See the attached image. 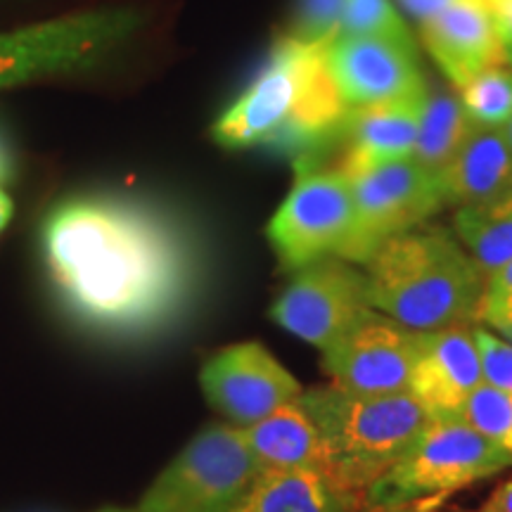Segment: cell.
I'll return each mask as SVG.
<instances>
[{"instance_id": "83f0119b", "label": "cell", "mask_w": 512, "mask_h": 512, "mask_svg": "<svg viewBox=\"0 0 512 512\" xmlns=\"http://www.w3.org/2000/svg\"><path fill=\"white\" fill-rule=\"evenodd\" d=\"M503 46L512 48V0H482Z\"/></svg>"}, {"instance_id": "d590c367", "label": "cell", "mask_w": 512, "mask_h": 512, "mask_svg": "<svg viewBox=\"0 0 512 512\" xmlns=\"http://www.w3.org/2000/svg\"><path fill=\"white\" fill-rule=\"evenodd\" d=\"M505 57H508V62L512 64V48H505Z\"/></svg>"}, {"instance_id": "d4e9b609", "label": "cell", "mask_w": 512, "mask_h": 512, "mask_svg": "<svg viewBox=\"0 0 512 512\" xmlns=\"http://www.w3.org/2000/svg\"><path fill=\"white\" fill-rule=\"evenodd\" d=\"M347 0H299L290 36L302 43H330L339 34Z\"/></svg>"}, {"instance_id": "603a6c76", "label": "cell", "mask_w": 512, "mask_h": 512, "mask_svg": "<svg viewBox=\"0 0 512 512\" xmlns=\"http://www.w3.org/2000/svg\"><path fill=\"white\" fill-rule=\"evenodd\" d=\"M337 36H375L415 46L411 31L403 24L392 0H347Z\"/></svg>"}, {"instance_id": "4316f807", "label": "cell", "mask_w": 512, "mask_h": 512, "mask_svg": "<svg viewBox=\"0 0 512 512\" xmlns=\"http://www.w3.org/2000/svg\"><path fill=\"white\" fill-rule=\"evenodd\" d=\"M512 306V259L484 280V297L479 306V323H489Z\"/></svg>"}, {"instance_id": "ac0fdd59", "label": "cell", "mask_w": 512, "mask_h": 512, "mask_svg": "<svg viewBox=\"0 0 512 512\" xmlns=\"http://www.w3.org/2000/svg\"><path fill=\"white\" fill-rule=\"evenodd\" d=\"M446 204L475 207L512 190V145L503 126L475 124L465 145L439 174Z\"/></svg>"}, {"instance_id": "44dd1931", "label": "cell", "mask_w": 512, "mask_h": 512, "mask_svg": "<svg viewBox=\"0 0 512 512\" xmlns=\"http://www.w3.org/2000/svg\"><path fill=\"white\" fill-rule=\"evenodd\" d=\"M453 233L467 249L484 280L512 259V190L475 207H460Z\"/></svg>"}, {"instance_id": "cb8c5ba5", "label": "cell", "mask_w": 512, "mask_h": 512, "mask_svg": "<svg viewBox=\"0 0 512 512\" xmlns=\"http://www.w3.org/2000/svg\"><path fill=\"white\" fill-rule=\"evenodd\" d=\"M463 422L512 453V392L482 384L467 401Z\"/></svg>"}, {"instance_id": "30bf717a", "label": "cell", "mask_w": 512, "mask_h": 512, "mask_svg": "<svg viewBox=\"0 0 512 512\" xmlns=\"http://www.w3.org/2000/svg\"><path fill=\"white\" fill-rule=\"evenodd\" d=\"M133 27L128 10H100L0 36V88L91 64Z\"/></svg>"}, {"instance_id": "e575fe53", "label": "cell", "mask_w": 512, "mask_h": 512, "mask_svg": "<svg viewBox=\"0 0 512 512\" xmlns=\"http://www.w3.org/2000/svg\"><path fill=\"white\" fill-rule=\"evenodd\" d=\"M503 128H505V136H508V140H510V145H512V117H510V121H508V124H505Z\"/></svg>"}, {"instance_id": "8d00e7d4", "label": "cell", "mask_w": 512, "mask_h": 512, "mask_svg": "<svg viewBox=\"0 0 512 512\" xmlns=\"http://www.w3.org/2000/svg\"><path fill=\"white\" fill-rule=\"evenodd\" d=\"M102 512H128V510H119V508H110V510H102Z\"/></svg>"}, {"instance_id": "e0dca14e", "label": "cell", "mask_w": 512, "mask_h": 512, "mask_svg": "<svg viewBox=\"0 0 512 512\" xmlns=\"http://www.w3.org/2000/svg\"><path fill=\"white\" fill-rule=\"evenodd\" d=\"M240 434L259 472H313L330 477L323 437L299 399L285 403Z\"/></svg>"}, {"instance_id": "8992f818", "label": "cell", "mask_w": 512, "mask_h": 512, "mask_svg": "<svg viewBox=\"0 0 512 512\" xmlns=\"http://www.w3.org/2000/svg\"><path fill=\"white\" fill-rule=\"evenodd\" d=\"M259 477L238 427L209 425L164 467L136 512H235Z\"/></svg>"}, {"instance_id": "9c48e42d", "label": "cell", "mask_w": 512, "mask_h": 512, "mask_svg": "<svg viewBox=\"0 0 512 512\" xmlns=\"http://www.w3.org/2000/svg\"><path fill=\"white\" fill-rule=\"evenodd\" d=\"M370 309L363 268L342 256H325L294 271L290 285L271 306V318L325 351Z\"/></svg>"}, {"instance_id": "ba28073f", "label": "cell", "mask_w": 512, "mask_h": 512, "mask_svg": "<svg viewBox=\"0 0 512 512\" xmlns=\"http://www.w3.org/2000/svg\"><path fill=\"white\" fill-rule=\"evenodd\" d=\"M354 197V230L342 259L363 266L382 242L432 219L446 204L437 174L413 157L344 174Z\"/></svg>"}, {"instance_id": "d6a6232c", "label": "cell", "mask_w": 512, "mask_h": 512, "mask_svg": "<svg viewBox=\"0 0 512 512\" xmlns=\"http://www.w3.org/2000/svg\"><path fill=\"white\" fill-rule=\"evenodd\" d=\"M503 320H512V306H508V309H505L503 313H498L496 318H491L489 323H486V325H489V328H491V325H496V323H503Z\"/></svg>"}, {"instance_id": "d6986e66", "label": "cell", "mask_w": 512, "mask_h": 512, "mask_svg": "<svg viewBox=\"0 0 512 512\" xmlns=\"http://www.w3.org/2000/svg\"><path fill=\"white\" fill-rule=\"evenodd\" d=\"M235 512H373L366 496L351 494L313 472H259Z\"/></svg>"}, {"instance_id": "484cf974", "label": "cell", "mask_w": 512, "mask_h": 512, "mask_svg": "<svg viewBox=\"0 0 512 512\" xmlns=\"http://www.w3.org/2000/svg\"><path fill=\"white\" fill-rule=\"evenodd\" d=\"M472 335L477 342L484 384L501 392H512V342L486 328H472Z\"/></svg>"}, {"instance_id": "7c38bea8", "label": "cell", "mask_w": 512, "mask_h": 512, "mask_svg": "<svg viewBox=\"0 0 512 512\" xmlns=\"http://www.w3.org/2000/svg\"><path fill=\"white\" fill-rule=\"evenodd\" d=\"M204 399L226 425L245 427L264 420L302 396V384L259 342L221 349L200 370Z\"/></svg>"}, {"instance_id": "52a82bcc", "label": "cell", "mask_w": 512, "mask_h": 512, "mask_svg": "<svg viewBox=\"0 0 512 512\" xmlns=\"http://www.w3.org/2000/svg\"><path fill=\"white\" fill-rule=\"evenodd\" d=\"M351 230L354 197L349 178L339 169H316L309 159H299L290 195L266 228L280 268L294 273L325 256H342Z\"/></svg>"}, {"instance_id": "6da1fadb", "label": "cell", "mask_w": 512, "mask_h": 512, "mask_svg": "<svg viewBox=\"0 0 512 512\" xmlns=\"http://www.w3.org/2000/svg\"><path fill=\"white\" fill-rule=\"evenodd\" d=\"M43 247L62 297L95 328H155L183 304L188 252L150 211L114 200H74L43 228Z\"/></svg>"}, {"instance_id": "277c9868", "label": "cell", "mask_w": 512, "mask_h": 512, "mask_svg": "<svg viewBox=\"0 0 512 512\" xmlns=\"http://www.w3.org/2000/svg\"><path fill=\"white\" fill-rule=\"evenodd\" d=\"M299 403L323 437L330 479L361 496L430 422L408 394L361 396L332 382L304 389Z\"/></svg>"}, {"instance_id": "7402d4cb", "label": "cell", "mask_w": 512, "mask_h": 512, "mask_svg": "<svg viewBox=\"0 0 512 512\" xmlns=\"http://www.w3.org/2000/svg\"><path fill=\"white\" fill-rule=\"evenodd\" d=\"M465 110L477 124L505 126L512 117V64H489L458 88Z\"/></svg>"}, {"instance_id": "f546056e", "label": "cell", "mask_w": 512, "mask_h": 512, "mask_svg": "<svg viewBox=\"0 0 512 512\" xmlns=\"http://www.w3.org/2000/svg\"><path fill=\"white\" fill-rule=\"evenodd\" d=\"M401 8L408 12L413 19H418V22H427V19H432L434 15H439L441 10L448 8V5L453 3V0H399Z\"/></svg>"}, {"instance_id": "f1b7e54d", "label": "cell", "mask_w": 512, "mask_h": 512, "mask_svg": "<svg viewBox=\"0 0 512 512\" xmlns=\"http://www.w3.org/2000/svg\"><path fill=\"white\" fill-rule=\"evenodd\" d=\"M470 512H512V477L494 489V494Z\"/></svg>"}, {"instance_id": "5bb4252c", "label": "cell", "mask_w": 512, "mask_h": 512, "mask_svg": "<svg viewBox=\"0 0 512 512\" xmlns=\"http://www.w3.org/2000/svg\"><path fill=\"white\" fill-rule=\"evenodd\" d=\"M328 69L349 107L418 93L427 86L415 46L375 36H337L328 43Z\"/></svg>"}, {"instance_id": "4dcf8cb0", "label": "cell", "mask_w": 512, "mask_h": 512, "mask_svg": "<svg viewBox=\"0 0 512 512\" xmlns=\"http://www.w3.org/2000/svg\"><path fill=\"white\" fill-rule=\"evenodd\" d=\"M10 216H12V200L5 195V190L0 188V230L8 226Z\"/></svg>"}, {"instance_id": "3957f363", "label": "cell", "mask_w": 512, "mask_h": 512, "mask_svg": "<svg viewBox=\"0 0 512 512\" xmlns=\"http://www.w3.org/2000/svg\"><path fill=\"white\" fill-rule=\"evenodd\" d=\"M361 268L370 306L406 328L479 323L484 275L453 230L422 223L382 242Z\"/></svg>"}, {"instance_id": "4fadbf2b", "label": "cell", "mask_w": 512, "mask_h": 512, "mask_svg": "<svg viewBox=\"0 0 512 512\" xmlns=\"http://www.w3.org/2000/svg\"><path fill=\"white\" fill-rule=\"evenodd\" d=\"M479 351L470 325L422 332L408 396L430 422H463L470 396L482 387Z\"/></svg>"}, {"instance_id": "836d02e7", "label": "cell", "mask_w": 512, "mask_h": 512, "mask_svg": "<svg viewBox=\"0 0 512 512\" xmlns=\"http://www.w3.org/2000/svg\"><path fill=\"white\" fill-rule=\"evenodd\" d=\"M5 176H8V162H5L3 150H0V178H5Z\"/></svg>"}, {"instance_id": "ffe728a7", "label": "cell", "mask_w": 512, "mask_h": 512, "mask_svg": "<svg viewBox=\"0 0 512 512\" xmlns=\"http://www.w3.org/2000/svg\"><path fill=\"white\" fill-rule=\"evenodd\" d=\"M477 121L465 110L460 93L451 83H427L425 112H422L413 159L430 174H441L456 159Z\"/></svg>"}, {"instance_id": "9a60e30c", "label": "cell", "mask_w": 512, "mask_h": 512, "mask_svg": "<svg viewBox=\"0 0 512 512\" xmlns=\"http://www.w3.org/2000/svg\"><path fill=\"white\" fill-rule=\"evenodd\" d=\"M420 38L456 91L484 67L505 60V46L482 0H453L420 24Z\"/></svg>"}, {"instance_id": "2e32d148", "label": "cell", "mask_w": 512, "mask_h": 512, "mask_svg": "<svg viewBox=\"0 0 512 512\" xmlns=\"http://www.w3.org/2000/svg\"><path fill=\"white\" fill-rule=\"evenodd\" d=\"M427 86L403 98L349 107L342 133L347 140L339 171L354 174L368 166L394 162L413 155L422 112H425Z\"/></svg>"}, {"instance_id": "1f68e13d", "label": "cell", "mask_w": 512, "mask_h": 512, "mask_svg": "<svg viewBox=\"0 0 512 512\" xmlns=\"http://www.w3.org/2000/svg\"><path fill=\"white\" fill-rule=\"evenodd\" d=\"M491 330H496L498 335L508 339V342H512V320H503V323H496V325H491Z\"/></svg>"}, {"instance_id": "7a4b0ae2", "label": "cell", "mask_w": 512, "mask_h": 512, "mask_svg": "<svg viewBox=\"0 0 512 512\" xmlns=\"http://www.w3.org/2000/svg\"><path fill=\"white\" fill-rule=\"evenodd\" d=\"M349 105L328 69V43H302L285 36L264 72L221 114L211 136L228 150L278 147L299 152L342 133Z\"/></svg>"}, {"instance_id": "8fae6325", "label": "cell", "mask_w": 512, "mask_h": 512, "mask_svg": "<svg viewBox=\"0 0 512 512\" xmlns=\"http://www.w3.org/2000/svg\"><path fill=\"white\" fill-rule=\"evenodd\" d=\"M420 337V330L370 309L337 342L320 351L323 370L332 384L351 394H408Z\"/></svg>"}, {"instance_id": "5b68a950", "label": "cell", "mask_w": 512, "mask_h": 512, "mask_svg": "<svg viewBox=\"0 0 512 512\" xmlns=\"http://www.w3.org/2000/svg\"><path fill=\"white\" fill-rule=\"evenodd\" d=\"M512 467L503 451L467 422H427L406 453L366 491L373 512H430L448 496Z\"/></svg>"}]
</instances>
